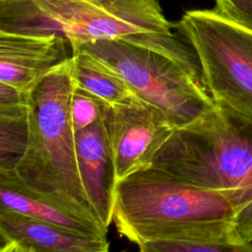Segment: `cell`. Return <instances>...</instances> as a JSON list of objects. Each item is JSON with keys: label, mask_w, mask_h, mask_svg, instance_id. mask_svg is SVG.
<instances>
[{"label": "cell", "mask_w": 252, "mask_h": 252, "mask_svg": "<svg viewBox=\"0 0 252 252\" xmlns=\"http://www.w3.org/2000/svg\"><path fill=\"white\" fill-rule=\"evenodd\" d=\"M227 192L195 186L148 167L115 186L112 221L120 235L141 246L152 241L242 240Z\"/></svg>", "instance_id": "obj_1"}, {"label": "cell", "mask_w": 252, "mask_h": 252, "mask_svg": "<svg viewBox=\"0 0 252 252\" xmlns=\"http://www.w3.org/2000/svg\"><path fill=\"white\" fill-rule=\"evenodd\" d=\"M102 103L103 101L76 86L71 103V121L75 133L101 118Z\"/></svg>", "instance_id": "obj_15"}, {"label": "cell", "mask_w": 252, "mask_h": 252, "mask_svg": "<svg viewBox=\"0 0 252 252\" xmlns=\"http://www.w3.org/2000/svg\"><path fill=\"white\" fill-rule=\"evenodd\" d=\"M218 15L252 32V0H215Z\"/></svg>", "instance_id": "obj_16"}, {"label": "cell", "mask_w": 252, "mask_h": 252, "mask_svg": "<svg viewBox=\"0 0 252 252\" xmlns=\"http://www.w3.org/2000/svg\"><path fill=\"white\" fill-rule=\"evenodd\" d=\"M29 105V93L0 82V107Z\"/></svg>", "instance_id": "obj_17"}, {"label": "cell", "mask_w": 252, "mask_h": 252, "mask_svg": "<svg viewBox=\"0 0 252 252\" xmlns=\"http://www.w3.org/2000/svg\"><path fill=\"white\" fill-rule=\"evenodd\" d=\"M0 237L17 240L35 252H109L106 236L79 232L11 212H0Z\"/></svg>", "instance_id": "obj_10"}, {"label": "cell", "mask_w": 252, "mask_h": 252, "mask_svg": "<svg viewBox=\"0 0 252 252\" xmlns=\"http://www.w3.org/2000/svg\"><path fill=\"white\" fill-rule=\"evenodd\" d=\"M140 252H141V251H140Z\"/></svg>", "instance_id": "obj_20"}, {"label": "cell", "mask_w": 252, "mask_h": 252, "mask_svg": "<svg viewBox=\"0 0 252 252\" xmlns=\"http://www.w3.org/2000/svg\"><path fill=\"white\" fill-rule=\"evenodd\" d=\"M79 173L89 202L107 230L112 221L115 172L102 119L75 133Z\"/></svg>", "instance_id": "obj_9"}, {"label": "cell", "mask_w": 252, "mask_h": 252, "mask_svg": "<svg viewBox=\"0 0 252 252\" xmlns=\"http://www.w3.org/2000/svg\"><path fill=\"white\" fill-rule=\"evenodd\" d=\"M139 247L141 252H252V243L247 240L221 242L152 241Z\"/></svg>", "instance_id": "obj_14"}, {"label": "cell", "mask_w": 252, "mask_h": 252, "mask_svg": "<svg viewBox=\"0 0 252 252\" xmlns=\"http://www.w3.org/2000/svg\"><path fill=\"white\" fill-rule=\"evenodd\" d=\"M29 105L0 107V176H10L29 143Z\"/></svg>", "instance_id": "obj_13"}, {"label": "cell", "mask_w": 252, "mask_h": 252, "mask_svg": "<svg viewBox=\"0 0 252 252\" xmlns=\"http://www.w3.org/2000/svg\"><path fill=\"white\" fill-rule=\"evenodd\" d=\"M0 212L16 213L79 232L106 236V231L101 227L72 216L5 180H0Z\"/></svg>", "instance_id": "obj_11"}, {"label": "cell", "mask_w": 252, "mask_h": 252, "mask_svg": "<svg viewBox=\"0 0 252 252\" xmlns=\"http://www.w3.org/2000/svg\"><path fill=\"white\" fill-rule=\"evenodd\" d=\"M0 252H35L31 247L11 238L0 237Z\"/></svg>", "instance_id": "obj_18"}, {"label": "cell", "mask_w": 252, "mask_h": 252, "mask_svg": "<svg viewBox=\"0 0 252 252\" xmlns=\"http://www.w3.org/2000/svg\"><path fill=\"white\" fill-rule=\"evenodd\" d=\"M73 55L71 42L62 36L0 32V82L30 93L42 77Z\"/></svg>", "instance_id": "obj_8"}, {"label": "cell", "mask_w": 252, "mask_h": 252, "mask_svg": "<svg viewBox=\"0 0 252 252\" xmlns=\"http://www.w3.org/2000/svg\"><path fill=\"white\" fill-rule=\"evenodd\" d=\"M119 252H127L126 250H121V251H119Z\"/></svg>", "instance_id": "obj_19"}, {"label": "cell", "mask_w": 252, "mask_h": 252, "mask_svg": "<svg viewBox=\"0 0 252 252\" xmlns=\"http://www.w3.org/2000/svg\"><path fill=\"white\" fill-rule=\"evenodd\" d=\"M178 26L216 104L252 118V32L214 10L188 11Z\"/></svg>", "instance_id": "obj_6"}, {"label": "cell", "mask_w": 252, "mask_h": 252, "mask_svg": "<svg viewBox=\"0 0 252 252\" xmlns=\"http://www.w3.org/2000/svg\"><path fill=\"white\" fill-rule=\"evenodd\" d=\"M73 76L78 88L107 104L122 103L138 97L114 70L82 50L74 52Z\"/></svg>", "instance_id": "obj_12"}, {"label": "cell", "mask_w": 252, "mask_h": 252, "mask_svg": "<svg viewBox=\"0 0 252 252\" xmlns=\"http://www.w3.org/2000/svg\"><path fill=\"white\" fill-rule=\"evenodd\" d=\"M76 84L73 57L42 77L29 93L27 151L10 176L0 180L87 222L102 226L84 190L76 155L71 103Z\"/></svg>", "instance_id": "obj_2"}, {"label": "cell", "mask_w": 252, "mask_h": 252, "mask_svg": "<svg viewBox=\"0 0 252 252\" xmlns=\"http://www.w3.org/2000/svg\"><path fill=\"white\" fill-rule=\"evenodd\" d=\"M77 50L109 66L175 128L194 122L217 105L204 85L195 53L174 34L102 39Z\"/></svg>", "instance_id": "obj_4"}, {"label": "cell", "mask_w": 252, "mask_h": 252, "mask_svg": "<svg viewBox=\"0 0 252 252\" xmlns=\"http://www.w3.org/2000/svg\"><path fill=\"white\" fill-rule=\"evenodd\" d=\"M101 119L109 142L116 184L151 167L153 159L176 129L157 107L139 97L102 103Z\"/></svg>", "instance_id": "obj_7"}, {"label": "cell", "mask_w": 252, "mask_h": 252, "mask_svg": "<svg viewBox=\"0 0 252 252\" xmlns=\"http://www.w3.org/2000/svg\"><path fill=\"white\" fill-rule=\"evenodd\" d=\"M7 32L67 38L74 52L83 44L147 34H173L174 25L158 0H7Z\"/></svg>", "instance_id": "obj_5"}, {"label": "cell", "mask_w": 252, "mask_h": 252, "mask_svg": "<svg viewBox=\"0 0 252 252\" xmlns=\"http://www.w3.org/2000/svg\"><path fill=\"white\" fill-rule=\"evenodd\" d=\"M151 167L183 182L227 192L235 207V232L252 240V118L216 105L176 128Z\"/></svg>", "instance_id": "obj_3"}]
</instances>
